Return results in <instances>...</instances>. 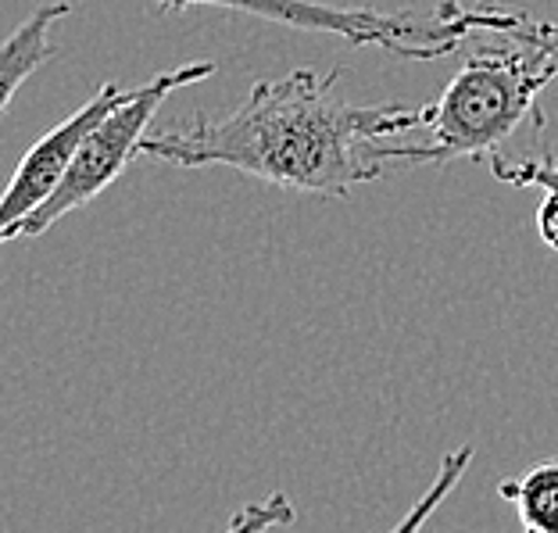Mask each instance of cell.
Listing matches in <instances>:
<instances>
[{
    "label": "cell",
    "instance_id": "cell-8",
    "mask_svg": "<svg viewBox=\"0 0 558 533\" xmlns=\"http://www.w3.org/2000/svg\"><path fill=\"white\" fill-rule=\"evenodd\" d=\"M498 494L512 505L530 533H558V462H541L505 480Z\"/></svg>",
    "mask_w": 558,
    "mask_h": 533
},
{
    "label": "cell",
    "instance_id": "cell-7",
    "mask_svg": "<svg viewBox=\"0 0 558 533\" xmlns=\"http://www.w3.org/2000/svg\"><path fill=\"white\" fill-rule=\"evenodd\" d=\"M465 19L473 25V33L487 29L512 44L537 50L558 83V22L534 19V15H526V11H512L501 4H465Z\"/></svg>",
    "mask_w": 558,
    "mask_h": 533
},
{
    "label": "cell",
    "instance_id": "cell-3",
    "mask_svg": "<svg viewBox=\"0 0 558 533\" xmlns=\"http://www.w3.org/2000/svg\"><path fill=\"white\" fill-rule=\"evenodd\" d=\"M165 11L186 8H226L240 15L269 19L304 33H329L351 47H384L404 61H434L459 50L473 29L462 19L459 0H440L429 19L412 11H376V8H337L319 0H155Z\"/></svg>",
    "mask_w": 558,
    "mask_h": 533
},
{
    "label": "cell",
    "instance_id": "cell-6",
    "mask_svg": "<svg viewBox=\"0 0 558 533\" xmlns=\"http://www.w3.org/2000/svg\"><path fill=\"white\" fill-rule=\"evenodd\" d=\"M69 11H72L69 0L44 4L8 36L4 50H0V111H8L11 100H15L19 86L29 80L36 69H44L47 61L58 54V47L50 44V29H54V22L65 19Z\"/></svg>",
    "mask_w": 558,
    "mask_h": 533
},
{
    "label": "cell",
    "instance_id": "cell-4",
    "mask_svg": "<svg viewBox=\"0 0 558 533\" xmlns=\"http://www.w3.org/2000/svg\"><path fill=\"white\" fill-rule=\"evenodd\" d=\"M208 75H215V61H190V65H180L172 72H158L155 80H147L144 86H133L130 97L111 108L108 116L97 122V130L86 136V144L80 147V155H75L65 180L54 186V194H50L40 208H33L25 219H19L15 226L0 230V237L4 240L40 237L58 219H65L69 211L90 205L94 197L105 194V190L125 172V165L140 155L144 136L150 133V122H155L165 97L172 90H180V86L208 80Z\"/></svg>",
    "mask_w": 558,
    "mask_h": 533
},
{
    "label": "cell",
    "instance_id": "cell-2",
    "mask_svg": "<svg viewBox=\"0 0 558 533\" xmlns=\"http://www.w3.org/2000/svg\"><path fill=\"white\" fill-rule=\"evenodd\" d=\"M555 83L551 69L537 50L523 44L484 47L462 61L459 75L444 86L437 105L426 108V144L387 147L379 158L387 169L404 165H444V161H490L505 140H512L526 119L544 133V111L537 94Z\"/></svg>",
    "mask_w": 558,
    "mask_h": 533
},
{
    "label": "cell",
    "instance_id": "cell-11",
    "mask_svg": "<svg viewBox=\"0 0 558 533\" xmlns=\"http://www.w3.org/2000/svg\"><path fill=\"white\" fill-rule=\"evenodd\" d=\"M290 523H294V505H290L287 494H272L269 501L244 505V509L230 519V530L255 533V530H272V526H290Z\"/></svg>",
    "mask_w": 558,
    "mask_h": 533
},
{
    "label": "cell",
    "instance_id": "cell-9",
    "mask_svg": "<svg viewBox=\"0 0 558 533\" xmlns=\"http://www.w3.org/2000/svg\"><path fill=\"white\" fill-rule=\"evenodd\" d=\"M490 175L515 190H558V158H505L498 150L490 158Z\"/></svg>",
    "mask_w": 558,
    "mask_h": 533
},
{
    "label": "cell",
    "instance_id": "cell-1",
    "mask_svg": "<svg viewBox=\"0 0 558 533\" xmlns=\"http://www.w3.org/2000/svg\"><path fill=\"white\" fill-rule=\"evenodd\" d=\"M337 80L340 69H294L283 80H262L230 116H197L147 133L140 155L180 169L222 165L283 190L348 197L359 183L390 172L376 140L423 130L426 108L398 100L351 105L333 97Z\"/></svg>",
    "mask_w": 558,
    "mask_h": 533
},
{
    "label": "cell",
    "instance_id": "cell-5",
    "mask_svg": "<svg viewBox=\"0 0 558 533\" xmlns=\"http://www.w3.org/2000/svg\"><path fill=\"white\" fill-rule=\"evenodd\" d=\"M125 97H130V90H122L116 83H105L80 111H72L65 122H58L54 130L44 133L25 150V158L19 161V169L8 183L4 205H0V230L15 226L19 219H25L33 208H40L44 201L54 194V186L65 180V172L72 169L80 147L86 144V136H90L97 130V122L116 105H122Z\"/></svg>",
    "mask_w": 558,
    "mask_h": 533
},
{
    "label": "cell",
    "instance_id": "cell-12",
    "mask_svg": "<svg viewBox=\"0 0 558 533\" xmlns=\"http://www.w3.org/2000/svg\"><path fill=\"white\" fill-rule=\"evenodd\" d=\"M537 237L544 247L558 255V190H544L537 205Z\"/></svg>",
    "mask_w": 558,
    "mask_h": 533
},
{
    "label": "cell",
    "instance_id": "cell-10",
    "mask_svg": "<svg viewBox=\"0 0 558 533\" xmlns=\"http://www.w3.org/2000/svg\"><path fill=\"white\" fill-rule=\"evenodd\" d=\"M469 462H473V448H459V451H451L448 459L440 462V473H437V480H434V487H429V490L423 494V498L415 501V509H412L409 516H404L395 530L401 533V530H418V526H423L426 519H429V512H434L437 505L451 494V487L459 484V480L465 476Z\"/></svg>",
    "mask_w": 558,
    "mask_h": 533
}]
</instances>
